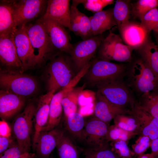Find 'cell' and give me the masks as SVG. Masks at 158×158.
Segmentation results:
<instances>
[{"label": "cell", "instance_id": "1", "mask_svg": "<svg viewBox=\"0 0 158 158\" xmlns=\"http://www.w3.org/2000/svg\"><path fill=\"white\" fill-rule=\"evenodd\" d=\"M59 51L50 57L47 69L48 92L54 93L68 85L75 76L69 57Z\"/></svg>", "mask_w": 158, "mask_h": 158}, {"label": "cell", "instance_id": "2", "mask_svg": "<svg viewBox=\"0 0 158 158\" xmlns=\"http://www.w3.org/2000/svg\"><path fill=\"white\" fill-rule=\"evenodd\" d=\"M25 28L32 49L36 65L40 64L56 49L39 19L34 23L26 25Z\"/></svg>", "mask_w": 158, "mask_h": 158}, {"label": "cell", "instance_id": "3", "mask_svg": "<svg viewBox=\"0 0 158 158\" xmlns=\"http://www.w3.org/2000/svg\"><path fill=\"white\" fill-rule=\"evenodd\" d=\"M0 84L3 90L23 97L32 94L37 88L32 77L10 69L1 70Z\"/></svg>", "mask_w": 158, "mask_h": 158}, {"label": "cell", "instance_id": "4", "mask_svg": "<svg viewBox=\"0 0 158 158\" xmlns=\"http://www.w3.org/2000/svg\"><path fill=\"white\" fill-rule=\"evenodd\" d=\"M36 109L33 103H29L13 124V131L17 144L24 153L29 152L31 146V136Z\"/></svg>", "mask_w": 158, "mask_h": 158}, {"label": "cell", "instance_id": "5", "mask_svg": "<svg viewBox=\"0 0 158 158\" xmlns=\"http://www.w3.org/2000/svg\"><path fill=\"white\" fill-rule=\"evenodd\" d=\"M131 47L124 44L121 37L111 30L102 40L98 50L99 59L107 61H128L131 59Z\"/></svg>", "mask_w": 158, "mask_h": 158}, {"label": "cell", "instance_id": "6", "mask_svg": "<svg viewBox=\"0 0 158 158\" xmlns=\"http://www.w3.org/2000/svg\"><path fill=\"white\" fill-rule=\"evenodd\" d=\"M122 77L102 82L97 85V93L111 103L121 108L135 103L131 91L122 80Z\"/></svg>", "mask_w": 158, "mask_h": 158}, {"label": "cell", "instance_id": "7", "mask_svg": "<svg viewBox=\"0 0 158 158\" xmlns=\"http://www.w3.org/2000/svg\"><path fill=\"white\" fill-rule=\"evenodd\" d=\"M126 70L123 65L98 59L92 62L85 74L89 83L97 86L104 82L123 77Z\"/></svg>", "mask_w": 158, "mask_h": 158}, {"label": "cell", "instance_id": "8", "mask_svg": "<svg viewBox=\"0 0 158 158\" xmlns=\"http://www.w3.org/2000/svg\"><path fill=\"white\" fill-rule=\"evenodd\" d=\"M129 74L130 84L138 92L143 94L158 90V76L142 59L134 63Z\"/></svg>", "mask_w": 158, "mask_h": 158}, {"label": "cell", "instance_id": "9", "mask_svg": "<svg viewBox=\"0 0 158 158\" xmlns=\"http://www.w3.org/2000/svg\"><path fill=\"white\" fill-rule=\"evenodd\" d=\"M104 38L101 35L83 40L73 46L69 55L72 65L79 72L91 61Z\"/></svg>", "mask_w": 158, "mask_h": 158}, {"label": "cell", "instance_id": "10", "mask_svg": "<svg viewBox=\"0 0 158 158\" xmlns=\"http://www.w3.org/2000/svg\"><path fill=\"white\" fill-rule=\"evenodd\" d=\"M47 1L23 0L14 1L13 16L15 26L25 25L37 17Z\"/></svg>", "mask_w": 158, "mask_h": 158}, {"label": "cell", "instance_id": "11", "mask_svg": "<svg viewBox=\"0 0 158 158\" xmlns=\"http://www.w3.org/2000/svg\"><path fill=\"white\" fill-rule=\"evenodd\" d=\"M43 24L53 46L59 51L69 54L73 46L65 27L53 20L42 16L39 19Z\"/></svg>", "mask_w": 158, "mask_h": 158}, {"label": "cell", "instance_id": "12", "mask_svg": "<svg viewBox=\"0 0 158 158\" xmlns=\"http://www.w3.org/2000/svg\"><path fill=\"white\" fill-rule=\"evenodd\" d=\"M106 123L95 117L87 122L80 139L87 148L99 146L106 143L108 131Z\"/></svg>", "mask_w": 158, "mask_h": 158}, {"label": "cell", "instance_id": "13", "mask_svg": "<svg viewBox=\"0 0 158 158\" xmlns=\"http://www.w3.org/2000/svg\"><path fill=\"white\" fill-rule=\"evenodd\" d=\"M25 25L17 27L13 34L17 53L24 69L36 65Z\"/></svg>", "mask_w": 158, "mask_h": 158}, {"label": "cell", "instance_id": "14", "mask_svg": "<svg viewBox=\"0 0 158 158\" xmlns=\"http://www.w3.org/2000/svg\"><path fill=\"white\" fill-rule=\"evenodd\" d=\"M13 34L0 36V60L3 65L20 72L25 70L18 57Z\"/></svg>", "mask_w": 158, "mask_h": 158}, {"label": "cell", "instance_id": "15", "mask_svg": "<svg viewBox=\"0 0 158 158\" xmlns=\"http://www.w3.org/2000/svg\"><path fill=\"white\" fill-rule=\"evenodd\" d=\"M70 0H49L42 16L50 18L72 31L70 24Z\"/></svg>", "mask_w": 158, "mask_h": 158}, {"label": "cell", "instance_id": "16", "mask_svg": "<svg viewBox=\"0 0 158 158\" xmlns=\"http://www.w3.org/2000/svg\"><path fill=\"white\" fill-rule=\"evenodd\" d=\"M119 31L126 45L133 49L140 48L148 41L149 32L140 23L129 22Z\"/></svg>", "mask_w": 158, "mask_h": 158}, {"label": "cell", "instance_id": "17", "mask_svg": "<svg viewBox=\"0 0 158 158\" xmlns=\"http://www.w3.org/2000/svg\"><path fill=\"white\" fill-rule=\"evenodd\" d=\"M130 114L137 119L143 136L148 137L151 140L158 138V119L135 103L130 110Z\"/></svg>", "mask_w": 158, "mask_h": 158}, {"label": "cell", "instance_id": "18", "mask_svg": "<svg viewBox=\"0 0 158 158\" xmlns=\"http://www.w3.org/2000/svg\"><path fill=\"white\" fill-rule=\"evenodd\" d=\"M54 94L48 92L40 98L35 114L34 133L32 147L34 150L38 136L46 125L49 117L51 100Z\"/></svg>", "mask_w": 158, "mask_h": 158}, {"label": "cell", "instance_id": "19", "mask_svg": "<svg viewBox=\"0 0 158 158\" xmlns=\"http://www.w3.org/2000/svg\"><path fill=\"white\" fill-rule=\"evenodd\" d=\"M24 97L6 90L0 92V116L3 120L13 116L22 108L25 103Z\"/></svg>", "mask_w": 158, "mask_h": 158}, {"label": "cell", "instance_id": "20", "mask_svg": "<svg viewBox=\"0 0 158 158\" xmlns=\"http://www.w3.org/2000/svg\"><path fill=\"white\" fill-rule=\"evenodd\" d=\"M74 86L70 84L54 94L51 101L47 123L41 131L48 132L56 128L59 125L62 111L61 101L64 95Z\"/></svg>", "mask_w": 158, "mask_h": 158}, {"label": "cell", "instance_id": "21", "mask_svg": "<svg viewBox=\"0 0 158 158\" xmlns=\"http://www.w3.org/2000/svg\"><path fill=\"white\" fill-rule=\"evenodd\" d=\"M97 97V101L95 107V114L96 118L101 121L106 123L119 115L129 114V110L111 103L98 93Z\"/></svg>", "mask_w": 158, "mask_h": 158}, {"label": "cell", "instance_id": "22", "mask_svg": "<svg viewBox=\"0 0 158 158\" xmlns=\"http://www.w3.org/2000/svg\"><path fill=\"white\" fill-rule=\"evenodd\" d=\"M60 129L55 128L49 131H41L33 150L36 158H49L56 147Z\"/></svg>", "mask_w": 158, "mask_h": 158}, {"label": "cell", "instance_id": "23", "mask_svg": "<svg viewBox=\"0 0 158 158\" xmlns=\"http://www.w3.org/2000/svg\"><path fill=\"white\" fill-rule=\"evenodd\" d=\"M89 17L92 37L101 35L105 31L117 26L114 16L113 8L103 10Z\"/></svg>", "mask_w": 158, "mask_h": 158}, {"label": "cell", "instance_id": "24", "mask_svg": "<svg viewBox=\"0 0 158 158\" xmlns=\"http://www.w3.org/2000/svg\"><path fill=\"white\" fill-rule=\"evenodd\" d=\"M0 1V36L13 34L17 28L14 20V0Z\"/></svg>", "mask_w": 158, "mask_h": 158}, {"label": "cell", "instance_id": "25", "mask_svg": "<svg viewBox=\"0 0 158 158\" xmlns=\"http://www.w3.org/2000/svg\"><path fill=\"white\" fill-rule=\"evenodd\" d=\"M56 147L59 158H79L78 150L65 131H59Z\"/></svg>", "mask_w": 158, "mask_h": 158}, {"label": "cell", "instance_id": "26", "mask_svg": "<svg viewBox=\"0 0 158 158\" xmlns=\"http://www.w3.org/2000/svg\"><path fill=\"white\" fill-rule=\"evenodd\" d=\"M139 50L142 60L158 76V46L148 40Z\"/></svg>", "mask_w": 158, "mask_h": 158}, {"label": "cell", "instance_id": "27", "mask_svg": "<svg viewBox=\"0 0 158 158\" xmlns=\"http://www.w3.org/2000/svg\"><path fill=\"white\" fill-rule=\"evenodd\" d=\"M138 104L151 116L158 119V90L142 94Z\"/></svg>", "mask_w": 158, "mask_h": 158}, {"label": "cell", "instance_id": "28", "mask_svg": "<svg viewBox=\"0 0 158 158\" xmlns=\"http://www.w3.org/2000/svg\"><path fill=\"white\" fill-rule=\"evenodd\" d=\"M83 88H72L63 96L61 104L66 118L71 113L76 112L77 104Z\"/></svg>", "mask_w": 158, "mask_h": 158}, {"label": "cell", "instance_id": "29", "mask_svg": "<svg viewBox=\"0 0 158 158\" xmlns=\"http://www.w3.org/2000/svg\"><path fill=\"white\" fill-rule=\"evenodd\" d=\"M113 14L119 31L129 21L130 10L126 1L118 0L113 8Z\"/></svg>", "mask_w": 158, "mask_h": 158}, {"label": "cell", "instance_id": "30", "mask_svg": "<svg viewBox=\"0 0 158 158\" xmlns=\"http://www.w3.org/2000/svg\"><path fill=\"white\" fill-rule=\"evenodd\" d=\"M66 118L68 130L74 137L80 139L85 125L83 115L76 112L70 114Z\"/></svg>", "mask_w": 158, "mask_h": 158}, {"label": "cell", "instance_id": "31", "mask_svg": "<svg viewBox=\"0 0 158 158\" xmlns=\"http://www.w3.org/2000/svg\"><path fill=\"white\" fill-rule=\"evenodd\" d=\"M84 158H119L106 143L99 147L87 148L84 150Z\"/></svg>", "mask_w": 158, "mask_h": 158}, {"label": "cell", "instance_id": "32", "mask_svg": "<svg viewBox=\"0 0 158 158\" xmlns=\"http://www.w3.org/2000/svg\"><path fill=\"white\" fill-rule=\"evenodd\" d=\"M158 7V0H139L133 8L134 15L140 20L151 10Z\"/></svg>", "mask_w": 158, "mask_h": 158}, {"label": "cell", "instance_id": "33", "mask_svg": "<svg viewBox=\"0 0 158 158\" xmlns=\"http://www.w3.org/2000/svg\"><path fill=\"white\" fill-rule=\"evenodd\" d=\"M140 23L150 32L158 33V7L147 13L140 20Z\"/></svg>", "mask_w": 158, "mask_h": 158}, {"label": "cell", "instance_id": "34", "mask_svg": "<svg viewBox=\"0 0 158 158\" xmlns=\"http://www.w3.org/2000/svg\"><path fill=\"white\" fill-rule=\"evenodd\" d=\"M124 114L119 115L114 118L116 121L118 127L131 132L139 128V123L134 116L132 114L131 117L126 116Z\"/></svg>", "mask_w": 158, "mask_h": 158}, {"label": "cell", "instance_id": "35", "mask_svg": "<svg viewBox=\"0 0 158 158\" xmlns=\"http://www.w3.org/2000/svg\"><path fill=\"white\" fill-rule=\"evenodd\" d=\"M113 0H82V4L87 10L95 13L103 10L105 6L112 4Z\"/></svg>", "mask_w": 158, "mask_h": 158}, {"label": "cell", "instance_id": "36", "mask_svg": "<svg viewBox=\"0 0 158 158\" xmlns=\"http://www.w3.org/2000/svg\"><path fill=\"white\" fill-rule=\"evenodd\" d=\"M79 29L80 36L83 40L92 37L89 17L81 12L80 13Z\"/></svg>", "mask_w": 158, "mask_h": 158}, {"label": "cell", "instance_id": "37", "mask_svg": "<svg viewBox=\"0 0 158 158\" xmlns=\"http://www.w3.org/2000/svg\"><path fill=\"white\" fill-rule=\"evenodd\" d=\"M72 4L70 6V24L73 32L76 35L80 36L79 21L80 11L77 7L78 5L72 1Z\"/></svg>", "mask_w": 158, "mask_h": 158}, {"label": "cell", "instance_id": "38", "mask_svg": "<svg viewBox=\"0 0 158 158\" xmlns=\"http://www.w3.org/2000/svg\"><path fill=\"white\" fill-rule=\"evenodd\" d=\"M113 149L112 150L119 157L132 158L133 153L130 150L125 141H116Z\"/></svg>", "mask_w": 158, "mask_h": 158}, {"label": "cell", "instance_id": "39", "mask_svg": "<svg viewBox=\"0 0 158 158\" xmlns=\"http://www.w3.org/2000/svg\"><path fill=\"white\" fill-rule=\"evenodd\" d=\"M129 132L126 131L117 126L113 128L110 131L108 130L107 138H109L112 140L116 141L123 140L126 141L128 139Z\"/></svg>", "mask_w": 158, "mask_h": 158}, {"label": "cell", "instance_id": "40", "mask_svg": "<svg viewBox=\"0 0 158 158\" xmlns=\"http://www.w3.org/2000/svg\"><path fill=\"white\" fill-rule=\"evenodd\" d=\"M152 140L147 136H143L133 146L134 152L139 156L142 154L151 145Z\"/></svg>", "mask_w": 158, "mask_h": 158}, {"label": "cell", "instance_id": "41", "mask_svg": "<svg viewBox=\"0 0 158 158\" xmlns=\"http://www.w3.org/2000/svg\"><path fill=\"white\" fill-rule=\"evenodd\" d=\"M24 153L18 144H11L8 148L0 156V158H20Z\"/></svg>", "mask_w": 158, "mask_h": 158}, {"label": "cell", "instance_id": "42", "mask_svg": "<svg viewBox=\"0 0 158 158\" xmlns=\"http://www.w3.org/2000/svg\"><path fill=\"white\" fill-rule=\"evenodd\" d=\"M12 140L9 137L0 135V156L8 148L11 143Z\"/></svg>", "mask_w": 158, "mask_h": 158}, {"label": "cell", "instance_id": "43", "mask_svg": "<svg viewBox=\"0 0 158 158\" xmlns=\"http://www.w3.org/2000/svg\"><path fill=\"white\" fill-rule=\"evenodd\" d=\"M150 147L151 153L155 158H158V138L152 140Z\"/></svg>", "mask_w": 158, "mask_h": 158}, {"label": "cell", "instance_id": "44", "mask_svg": "<svg viewBox=\"0 0 158 158\" xmlns=\"http://www.w3.org/2000/svg\"><path fill=\"white\" fill-rule=\"evenodd\" d=\"M1 121L0 122V135L9 137L10 135L8 131V127L5 121Z\"/></svg>", "mask_w": 158, "mask_h": 158}, {"label": "cell", "instance_id": "45", "mask_svg": "<svg viewBox=\"0 0 158 158\" xmlns=\"http://www.w3.org/2000/svg\"><path fill=\"white\" fill-rule=\"evenodd\" d=\"M35 157L34 153H25L22 155L20 158H33Z\"/></svg>", "mask_w": 158, "mask_h": 158}, {"label": "cell", "instance_id": "46", "mask_svg": "<svg viewBox=\"0 0 158 158\" xmlns=\"http://www.w3.org/2000/svg\"><path fill=\"white\" fill-rule=\"evenodd\" d=\"M137 158H155L151 154H142L139 156Z\"/></svg>", "mask_w": 158, "mask_h": 158}, {"label": "cell", "instance_id": "47", "mask_svg": "<svg viewBox=\"0 0 158 158\" xmlns=\"http://www.w3.org/2000/svg\"><path fill=\"white\" fill-rule=\"evenodd\" d=\"M157 41H158V33H157Z\"/></svg>", "mask_w": 158, "mask_h": 158}, {"label": "cell", "instance_id": "48", "mask_svg": "<svg viewBox=\"0 0 158 158\" xmlns=\"http://www.w3.org/2000/svg\"><path fill=\"white\" fill-rule=\"evenodd\" d=\"M33 158H36V157H34Z\"/></svg>", "mask_w": 158, "mask_h": 158}, {"label": "cell", "instance_id": "49", "mask_svg": "<svg viewBox=\"0 0 158 158\" xmlns=\"http://www.w3.org/2000/svg\"></svg>", "mask_w": 158, "mask_h": 158}]
</instances>
